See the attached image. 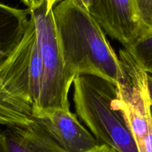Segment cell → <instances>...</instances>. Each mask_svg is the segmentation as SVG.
<instances>
[{
  "instance_id": "obj_16",
  "label": "cell",
  "mask_w": 152,
  "mask_h": 152,
  "mask_svg": "<svg viewBox=\"0 0 152 152\" xmlns=\"http://www.w3.org/2000/svg\"><path fill=\"white\" fill-rule=\"evenodd\" d=\"M61 1H63V0H46V11L49 12V11H52L54 7L55 6V5L57 3H59Z\"/></svg>"
},
{
  "instance_id": "obj_18",
  "label": "cell",
  "mask_w": 152,
  "mask_h": 152,
  "mask_svg": "<svg viewBox=\"0 0 152 152\" xmlns=\"http://www.w3.org/2000/svg\"><path fill=\"white\" fill-rule=\"evenodd\" d=\"M0 152H5V141L2 131H0Z\"/></svg>"
},
{
  "instance_id": "obj_2",
  "label": "cell",
  "mask_w": 152,
  "mask_h": 152,
  "mask_svg": "<svg viewBox=\"0 0 152 152\" xmlns=\"http://www.w3.org/2000/svg\"><path fill=\"white\" fill-rule=\"evenodd\" d=\"M75 112L100 145L117 152H139L129 124L118 107L117 85L91 75L73 80Z\"/></svg>"
},
{
  "instance_id": "obj_12",
  "label": "cell",
  "mask_w": 152,
  "mask_h": 152,
  "mask_svg": "<svg viewBox=\"0 0 152 152\" xmlns=\"http://www.w3.org/2000/svg\"><path fill=\"white\" fill-rule=\"evenodd\" d=\"M140 36L152 32V0H134Z\"/></svg>"
},
{
  "instance_id": "obj_19",
  "label": "cell",
  "mask_w": 152,
  "mask_h": 152,
  "mask_svg": "<svg viewBox=\"0 0 152 152\" xmlns=\"http://www.w3.org/2000/svg\"><path fill=\"white\" fill-rule=\"evenodd\" d=\"M0 125H5V127L10 126V123L8 121V119H7L1 113H0Z\"/></svg>"
},
{
  "instance_id": "obj_13",
  "label": "cell",
  "mask_w": 152,
  "mask_h": 152,
  "mask_svg": "<svg viewBox=\"0 0 152 152\" xmlns=\"http://www.w3.org/2000/svg\"><path fill=\"white\" fill-rule=\"evenodd\" d=\"M29 10H34L41 6L46 0H22Z\"/></svg>"
},
{
  "instance_id": "obj_4",
  "label": "cell",
  "mask_w": 152,
  "mask_h": 152,
  "mask_svg": "<svg viewBox=\"0 0 152 152\" xmlns=\"http://www.w3.org/2000/svg\"><path fill=\"white\" fill-rule=\"evenodd\" d=\"M42 64L36 26L31 15L24 37L0 67V81L6 91L34 107L38 102Z\"/></svg>"
},
{
  "instance_id": "obj_7",
  "label": "cell",
  "mask_w": 152,
  "mask_h": 152,
  "mask_svg": "<svg viewBox=\"0 0 152 152\" xmlns=\"http://www.w3.org/2000/svg\"><path fill=\"white\" fill-rule=\"evenodd\" d=\"M2 133L5 152H66L35 121L27 126H6Z\"/></svg>"
},
{
  "instance_id": "obj_6",
  "label": "cell",
  "mask_w": 152,
  "mask_h": 152,
  "mask_svg": "<svg viewBox=\"0 0 152 152\" xmlns=\"http://www.w3.org/2000/svg\"><path fill=\"white\" fill-rule=\"evenodd\" d=\"M89 13L108 36L124 47L140 37L134 0H92Z\"/></svg>"
},
{
  "instance_id": "obj_11",
  "label": "cell",
  "mask_w": 152,
  "mask_h": 152,
  "mask_svg": "<svg viewBox=\"0 0 152 152\" xmlns=\"http://www.w3.org/2000/svg\"><path fill=\"white\" fill-rule=\"evenodd\" d=\"M125 49L142 69L152 75V32L140 37Z\"/></svg>"
},
{
  "instance_id": "obj_15",
  "label": "cell",
  "mask_w": 152,
  "mask_h": 152,
  "mask_svg": "<svg viewBox=\"0 0 152 152\" xmlns=\"http://www.w3.org/2000/svg\"><path fill=\"white\" fill-rule=\"evenodd\" d=\"M91 1L92 0H72V2L75 5H77L82 9L88 11V12L89 9H90V4H91Z\"/></svg>"
},
{
  "instance_id": "obj_5",
  "label": "cell",
  "mask_w": 152,
  "mask_h": 152,
  "mask_svg": "<svg viewBox=\"0 0 152 152\" xmlns=\"http://www.w3.org/2000/svg\"><path fill=\"white\" fill-rule=\"evenodd\" d=\"M34 121L66 152H87L99 144L70 110H34Z\"/></svg>"
},
{
  "instance_id": "obj_17",
  "label": "cell",
  "mask_w": 152,
  "mask_h": 152,
  "mask_svg": "<svg viewBox=\"0 0 152 152\" xmlns=\"http://www.w3.org/2000/svg\"><path fill=\"white\" fill-rule=\"evenodd\" d=\"M148 89L151 102H152V75H148Z\"/></svg>"
},
{
  "instance_id": "obj_14",
  "label": "cell",
  "mask_w": 152,
  "mask_h": 152,
  "mask_svg": "<svg viewBox=\"0 0 152 152\" xmlns=\"http://www.w3.org/2000/svg\"><path fill=\"white\" fill-rule=\"evenodd\" d=\"M87 152H117L114 148H113L112 147L109 145H107L102 144L99 145L98 146H96V148H94L92 150L89 151Z\"/></svg>"
},
{
  "instance_id": "obj_3",
  "label": "cell",
  "mask_w": 152,
  "mask_h": 152,
  "mask_svg": "<svg viewBox=\"0 0 152 152\" xmlns=\"http://www.w3.org/2000/svg\"><path fill=\"white\" fill-rule=\"evenodd\" d=\"M30 11L36 26L42 64L40 94L34 110H69L68 94L75 76L66 65L53 11H46V2Z\"/></svg>"
},
{
  "instance_id": "obj_20",
  "label": "cell",
  "mask_w": 152,
  "mask_h": 152,
  "mask_svg": "<svg viewBox=\"0 0 152 152\" xmlns=\"http://www.w3.org/2000/svg\"><path fill=\"white\" fill-rule=\"evenodd\" d=\"M151 110H152V102H151Z\"/></svg>"
},
{
  "instance_id": "obj_8",
  "label": "cell",
  "mask_w": 152,
  "mask_h": 152,
  "mask_svg": "<svg viewBox=\"0 0 152 152\" xmlns=\"http://www.w3.org/2000/svg\"><path fill=\"white\" fill-rule=\"evenodd\" d=\"M31 11L0 3V67L14 52L28 28Z\"/></svg>"
},
{
  "instance_id": "obj_9",
  "label": "cell",
  "mask_w": 152,
  "mask_h": 152,
  "mask_svg": "<svg viewBox=\"0 0 152 152\" xmlns=\"http://www.w3.org/2000/svg\"><path fill=\"white\" fill-rule=\"evenodd\" d=\"M139 152H152V110L150 99L138 97L123 107Z\"/></svg>"
},
{
  "instance_id": "obj_1",
  "label": "cell",
  "mask_w": 152,
  "mask_h": 152,
  "mask_svg": "<svg viewBox=\"0 0 152 152\" xmlns=\"http://www.w3.org/2000/svg\"><path fill=\"white\" fill-rule=\"evenodd\" d=\"M52 11L63 56L72 74L98 76L116 84L122 82V62L90 13L72 0H63Z\"/></svg>"
},
{
  "instance_id": "obj_10",
  "label": "cell",
  "mask_w": 152,
  "mask_h": 152,
  "mask_svg": "<svg viewBox=\"0 0 152 152\" xmlns=\"http://www.w3.org/2000/svg\"><path fill=\"white\" fill-rule=\"evenodd\" d=\"M0 113L10 126H27L34 122V107L5 90L0 81Z\"/></svg>"
}]
</instances>
